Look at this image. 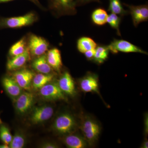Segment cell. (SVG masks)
<instances>
[{"instance_id":"1","label":"cell","mask_w":148,"mask_h":148,"mask_svg":"<svg viewBox=\"0 0 148 148\" xmlns=\"http://www.w3.org/2000/svg\"><path fill=\"white\" fill-rule=\"evenodd\" d=\"M38 19V15L35 11L29 12L21 16L0 17V30L29 27L35 24Z\"/></svg>"},{"instance_id":"2","label":"cell","mask_w":148,"mask_h":148,"mask_svg":"<svg viewBox=\"0 0 148 148\" xmlns=\"http://www.w3.org/2000/svg\"><path fill=\"white\" fill-rule=\"evenodd\" d=\"M48 9L56 18L76 14V0H47Z\"/></svg>"},{"instance_id":"3","label":"cell","mask_w":148,"mask_h":148,"mask_svg":"<svg viewBox=\"0 0 148 148\" xmlns=\"http://www.w3.org/2000/svg\"><path fill=\"white\" fill-rule=\"evenodd\" d=\"M81 130L88 145H94L101 133V127L97 121L90 116H85L82 120Z\"/></svg>"},{"instance_id":"4","label":"cell","mask_w":148,"mask_h":148,"mask_svg":"<svg viewBox=\"0 0 148 148\" xmlns=\"http://www.w3.org/2000/svg\"><path fill=\"white\" fill-rule=\"evenodd\" d=\"M27 48L32 57L43 55L49 49V43L43 37L30 33L27 36Z\"/></svg>"},{"instance_id":"5","label":"cell","mask_w":148,"mask_h":148,"mask_svg":"<svg viewBox=\"0 0 148 148\" xmlns=\"http://www.w3.org/2000/svg\"><path fill=\"white\" fill-rule=\"evenodd\" d=\"M76 122L73 116L68 113L59 115L53 122V128L60 135H68L73 132L76 127Z\"/></svg>"},{"instance_id":"6","label":"cell","mask_w":148,"mask_h":148,"mask_svg":"<svg viewBox=\"0 0 148 148\" xmlns=\"http://www.w3.org/2000/svg\"><path fill=\"white\" fill-rule=\"evenodd\" d=\"M108 47L109 51L114 54L121 51L125 53L134 52L147 54L146 51L140 48L125 40L114 39L108 46Z\"/></svg>"},{"instance_id":"7","label":"cell","mask_w":148,"mask_h":148,"mask_svg":"<svg viewBox=\"0 0 148 148\" xmlns=\"http://www.w3.org/2000/svg\"><path fill=\"white\" fill-rule=\"evenodd\" d=\"M39 95L47 101L65 100L66 97L57 84L50 82L39 89Z\"/></svg>"},{"instance_id":"8","label":"cell","mask_w":148,"mask_h":148,"mask_svg":"<svg viewBox=\"0 0 148 148\" xmlns=\"http://www.w3.org/2000/svg\"><path fill=\"white\" fill-rule=\"evenodd\" d=\"M35 102L34 93L29 91L22 92L14 100L15 110L19 114H25L32 109Z\"/></svg>"},{"instance_id":"9","label":"cell","mask_w":148,"mask_h":148,"mask_svg":"<svg viewBox=\"0 0 148 148\" xmlns=\"http://www.w3.org/2000/svg\"><path fill=\"white\" fill-rule=\"evenodd\" d=\"M54 109L51 106H42L33 109L30 120L33 124H38L47 121L53 116Z\"/></svg>"},{"instance_id":"10","label":"cell","mask_w":148,"mask_h":148,"mask_svg":"<svg viewBox=\"0 0 148 148\" xmlns=\"http://www.w3.org/2000/svg\"><path fill=\"white\" fill-rule=\"evenodd\" d=\"M35 75V73L30 69H21L14 71L12 76L23 90L29 91Z\"/></svg>"},{"instance_id":"11","label":"cell","mask_w":148,"mask_h":148,"mask_svg":"<svg viewBox=\"0 0 148 148\" xmlns=\"http://www.w3.org/2000/svg\"><path fill=\"white\" fill-rule=\"evenodd\" d=\"M129 9L130 13L132 16L133 24L135 27L141 22L147 21L148 19V5H132L123 4Z\"/></svg>"},{"instance_id":"12","label":"cell","mask_w":148,"mask_h":148,"mask_svg":"<svg viewBox=\"0 0 148 148\" xmlns=\"http://www.w3.org/2000/svg\"><path fill=\"white\" fill-rule=\"evenodd\" d=\"M80 88L83 92H95L100 94L98 76L95 74L89 73L79 80Z\"/></svg>"},{"instance_id":"13","label":"cell","mask_w":148,"mask_h":148,"mask_svg":"<svg viewBox=\"0 0 148 148\" xmlns=\"http://www.w3.org/2000/svg\"><path fill=\"white\" fill-rule=\"evenodd\" d=\"M28 49L24 53L12 57H10L8 60L6 68L9 71H14L22 69L32 58Z\"/></svg>"},{"instance_id":"14","label":"cell","mask_w":148,"mask_h":148,"mask_svg":"<svg viewBox=\"0 0 148 148\" xmlns=\"http://www.w3.org/2000/svg\"><path fill=\"white\" fill-rule=\"evenodd\" d=\"M57 84L64 93L71 96H74L75 94V82L69 72L66 71L61 75Z\"/></svg>"},{"instance_id":"15","label":"cell","mask_w":148,"mask_h":148,"mask_svg":"<svg viewBox=\"0 0 148 148\" xmlns=\"http://www.w3.org/2000/svg\"><path fill=\"white\" fill-rule=\"evenodd\" d=\"M2 83L6 92L13 100H15L23 92V89L12 76H5L3 78Z\"/></svg>"},{"instance_id":"16","label":"cell","mask_w":148,"mask_h":148,"mask_svg":"<svg viewBox=\"0 0 148 148\" xmlns=\"http://www.w3.org/2000/svg\"><path fill=\"white\" fill-rule=\"evenodd\" d=\"M48 63L53 71L60 73L63 67L61 51L56 47L49 49L46 53Z\"/></svg>"},{"instance_id":"17","label":"cell","mask_w":148,"mask_h":148,"mask_svg":"<svg viewBox=\"0 0 148 148\" xmlns=\"http://www.w3.org/2000/svg\"><path fill=\"white\" fill-rule=\"evenodd\" d=\"M32 66L35 71L40 73L50 74L55 73L48 63L46 53L35 57L32 61Z\"/></svg>"},{"instance_id":"18","label":"cell","mask_w":148,"mask_h":148,"mask_svg":"<svg viewBox=\"0 0 148 148\" xmlns=\"http://www.w3.org/2000/svg\"><path fill=\"white\" fill-rule=\"evenodd\" d=\"M63 142L67 147L70 148H84L88 145L84 137L71 133L66 135Z\"/></svg>"},{"instance_id":"19","label":"cell","mask_w":148,"mask_h":148,"mask_svg":"<svg viewBox=\"0 0 148 148\" xmlns=\"http://www.w3.org/2000/svg\"><path fill=\"white\" fill-rule=\"evenodd\" d=\"M55 77V73L50 74L39 73L38 74H35L32 80V87L35 89H40L44 86L51 82Z\"/></svg>"},{"instance_id":"20","label":"cell","mask_w":148,"mask_h":148,"mask_svg":"<svg viewBox=\"0 0 148 148\" xmlns=\"http://www.w3.org/2000/svg\"><path fill=\"white\" fill-rule=\"evenodd\" d=\"M27 49V36H25L11 46L8 51L9 58L22 54Z\"/></svg>"},{"instance_id":"21","label":"cell","mask_w":148,"mask_h":148,"mask_svg":"<svg viewBox=\"0 0 148 148\" xmlns=\"http://www.w3.org/2000/svg\"><path fill=\"white\" fill-rule=\"evenodd\" d=\"M97 46V43L89 37H82L79 39L77 42L78 50L83 53L87 51L95 49Z\"/></svg>"},{"instance_id":"22","label":"cell","mask_w":148,"mask_h":148,"mask_svg":"<svg viewBox=\"0 0 148 148\" xmlns=\"http://www.w3.org/2000/svg\"><path fill=\"white\" fill-rule=\"evenodd\" d=\"M108 15L106 11L104 9H96L91 14V18L93 23L98 26L105 25L107 23Z\"/></svg>"},{"instance_id":"23","label":"cell","mask_w":148,"mask_h":148,"mask_svg":"<svg viewBox=\"0 0 148 148\" xmlns=\"http://www.w3.org/2000/svg\"><path fill=\"white\" fill-rule=\"evenodd\" d=\"M109 51L108 46H97L95 49V55L92 60L97 64H103L108 59Z\"/></svg>"},{"instance_id":"24","label":"cell","mask_w":148,"mask_h":148,"mask_svg":"<svg viewBox=\"0 0 148 148\" xmlns=\"http://www.w3.org/2000/svg\"><path fill=\"white\" fill-rule=\"evenodd\" d=\"M27 144L26 136L21 131H17L12 137V140L9 145L11 148H22Z\"/></svg>"},{"instance_id":"25","label":"cell","mask_w":148,"mask_h":148,"mask_svg":"<svg viewBox=\"0 0 148 148\" xmlns=\"http://www.w3.org/2000/svg\"><path fill=\"white\" fill-rule=\"evenodd\" d=\"M108 10L111 13L123 16L128 14V12L124 9L121 0H109Z\"/></svg>"},{"instance_id":"26","label":"cell","mask_w":148,"mask_h":148,"mask_svg":"<svg viewBox=\"0 0 148 148\" xmlns=\"http://www.w3.org/2000/svg\"><path fill=\"white\" fill-rule=\"evenodd\" d=\"M12 137L9 128L4 125H1L0 126V140L4 144L9 145Z\"/></svg>"},{"instance_id":"27","label":"cell","mask_w":148,"mask_h":148,"mask_svg":"<svg viewBox=\"0 0 148 148\" xmlns=\"http://www.w3.org/2000/svg\"><path fill=\"white\" fill-rule=\"evenodd\" d=\"M120 22V17L115 14L111 13L108 16L107 23H108L112 28L116 30L117 34L119 36H121L119 29Z\"/></svg>"},{"instance_id":"28","label":"cell","mask_w":148,"mask_h":148,"mask_svg":"<svg viewBox=\"0 0 148 148\" xmlns=\"http://www.w3.org/2000/svg\"><path fill=\"white\" fill-rule=\"evenodd\" d=\"M15 1V0H0V3H5L9 2L12 1ZM30 2H32L35 5H36L41 10L43 11H46L47 9L45 8L40 2L39 0H28Z\"/></svg>"},{"instance_id":"29","label":"cell","mask_w":148,"mask_h":148,"mask_svg":"<svg viewBox=\"0 0 148 148\" xmlns=\"http://www.w3.org/2000/svg\"><path fill=\"white\" fill-rule=\"evenodd\" d=\"M40 147L42 148H57L58 146L57 144L52 142H47L42 143L40 146Z\"/></svg>"},{"instance_id":"30","label":"cell","mask_w":148,"mask_h":148,"mask_svg":"<svg viewBox=\"0 0 148 148\" xmlns=\"http://www.w3.org/2000/svg\"><path fill=\"white\" fill-rule=\"evenodd\" d=\"M95 49L87 51L84 53L85 56L88 60H91L93 59L94 55H95Z\"/></svg>"},{"instance_id":"31","label":"cell","mask_w":148,"mask_h":148,"mask_svg":"<svg viewBox=\"0 0 148 148\" xmlns=\"http://www.w3.org/2000/svg\"><path fill=\"white\" fill-rule=\"evenodd\" d=\"M99 2V0H76L77 7L84 5L92 2Z\"/></svg>"},{"instance_id":"32","label":"cell","mask_w":148,"mask_h":148,"mask_svg":"<svg viewBox=\"0 0 148 148\" xmlns=\"http://www.w3.org/2000/svg\"><path fill=\"white\" fill-rule=\"evenodd\" d=\"M145 133L146 135H147L148 131V115L147 114L146 115V116H145Z\"/></svg>"},{"instance_id":"33","label":"cell","mask_w":148,"mask_h":148,"mask_svg":"<svg viewBox=\"0 0 148 148\" xmlns=\"http://www.w3.org/2000/svg\"><path fill=\"white\" fill-rule=\"evenodd\" d=\"M141 148H148V140H146L143 142Z\"/></svg>"},{"instance_id":"34","label":"cell","mask_w":148,"mask_h":148,"mask_svg":"<svg viewBox=\"0 0 148 148\" xmlns=\"http://www.w3.org/2000/svg\"><path fill=\"white\" fill-rule=\"evenodd\" d=\"M9 146L8 145L4 144V145H0V148H9Z\"/></svg>"},{"instance_id":"35","label":"cell","mask_w":148,"mask_h":148,"mask_svg":"<svg viewBox=\"0 0 148 148\" xmlns=\"http://www.w3.org/2000/svg\"><path fill=\"white\" fill-rule=\"evenodd\" d=\"M2 121L1 119V118H0V125H1V124H2Z\"/></svg>"}]
</instances>
